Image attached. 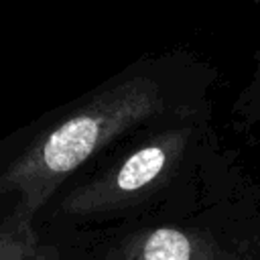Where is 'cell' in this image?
<instances>
[{"mask_svg": "<svg viewBox=\"0 0 260 260\" xmlns=\"http://www.w3.org/2000/svg\"><path fill=\"white\" fill-rule=\"evenodd\" d=\"M160 108V85L144 75L95 93L0 173V197L16 195V211L32 219L85 160L152 118Z\"/></svg>", "mask_w": 260, "mask_h": 260, "instance_id": "obj_1", "label": "cell"}, {"mask_svg": "<svg viewBox=\"0 0 260 260\" xmlns=\"http://www.w3.org/2000/svg\"><path fill=\"white\" fill-rule=\"evenodd\" d=\"M189 134V128H175L154 136L106 173L73 189L61 209L69 215H91L132 205L169 177L185 152Z\"/></svg>", "mask_w": 260, "mask_h": 260, "instance_id": "obj_2", "label": "cell"}, {"mask_svg": "<svg viewBox=\"0 0 260 260\" xmlns=\"http://www.w3.org/2000/svg\"><path fill=\"white\" fill-rule=\"evenodd\" d=\"M114 260H223L205 236L181 228H152L126 238Z\"/></svg>", "mask_w": 260, "mask_h": 260, "instance_id": "obj_3", "label": "cell"}, {"mask_svg": "<svg viewBox=\"0 0 260 260\" xmlns=\"http://www.w3.org/2000/svg\"><path fill=\"white\" fill-rule=\"evenodd\" d=\"M39 248L32 219L12 211L0 225V260H28Z\"/></svg>", "mask_w": 260, "mask_h": 260, "instance_id": "obj_4", "label": "cell"}, {"mask_svg": "<svg viewBox=\"0 0 260 260\" xmlns=\"http://www.w3.org/2000/svg\"><path fill=\"white\" fill-rule=\"evenodd\" d=\"M28 260H59V258L53 248H37V252Z\"/></svg>", "mask_w": 260, "mask_h": 260, "instance_id": "obj_5", "label": "cell"}]
</instances>
